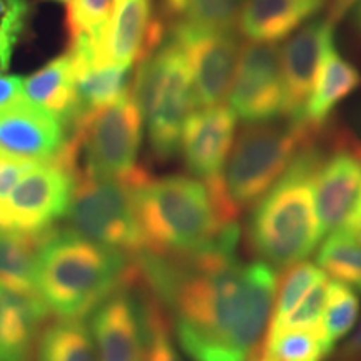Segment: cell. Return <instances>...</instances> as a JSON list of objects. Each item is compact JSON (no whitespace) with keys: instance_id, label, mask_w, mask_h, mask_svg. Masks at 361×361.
I'll use <instances>...</instances> for the list:
<instances>
[{"instance_id":"1","label":"cell","mask_w":361,"mask_h":361,"mask_svg":"<svg viewBox=\"0 0 361 361\" xmlns=\"http://www.w3.org/2000/svg\"><path fill=\"white\" fill-rule=\"evenodd\" d=\"M238 223L191 255L134 259L135 278L173 318L176 340L192 361H256L268 331L276 271L236 255Z\"/></svg>"},{"instance_id":"2","label":"cell","mask_w":361,"mask_h":361,"mask_svg":"<svg viewBox=\"0 0 361 361\" xmlns=\"http://www.w3.org/2000/svg\"><path fill=\"white\" fill-rule=\"evenodd\" d=\"M134 259L72 229L44 233L37 258V293L61 319H82L123 286L133 284Z\"/></svg>"},{"instance_id":"3","label":"cell","mask_w":361,"mask_h":361,"mask_svg":"<svg viewBox=\"0 0 361 361\" xmlns=\"http://www.w3.org/2000/svg\"><path fill=\"white\" fill-rule=\"evenodd\" d=\"M322 159L323 142L318 137L301 149L290 168L252 206L246 228L247 245L273 269L305 261L324 238L314 196Z\"/></svg>"},{"instance_id":"4","label":"cell","mask_w":361,"mask_h":361,"mask_svg":"<svg viewBox=\"0 0 361 361\" xmlns=\"http://www.w3.org/2000/svg\"><path fill=\"white\" fill-rule=\"evenodd\" d=\"M323 129L305 121H269L247 124L233 144L223 174L204 183L224 224L236 223L238 216L252 207L290 168L293 159Z\"/></svg>"},{"instance_id":"5","label":"cell","mask_w":361,"mask_h":361,"mask_svg":"<svg viewBox=\"0 0 361 361\" xmlns=\"http://www.w3.org/2000/svg\"><path fill=\"white\" fill-rule=\"evenodd\" d=\"M142 255L171 258L209 246L224 223L202 180L191 176H152L134 189Z\"/></svg>"},{"instance_id":"6","label":"cell","mask_w":361,"mask_h":361,"mask_svg":"<svg viewBox=\"0 0 361 361\" xmlns=\"http://www.w3.org/2000/svg\"><path fill=\"white\" fill-rule=\"evenodd\" d=\"M130 94L146 124L152 156L171 161L179 152L183 126L197 106L186 56L171 35L139 62Z\"/></svg>"},{"instance_id":"7","label":"cell","mask_w":361,"mask_h":361,"mask_svg":"<svg viewBox=\"0 0 361 361\" xmlns=\"http://www.w3.org/2000/svg\"><path fill=\"white\" fill-rule=\"evenodd\" d=\"M149 176L142 169L130 179H114L75 169L66 214L72 231L129 259L139 258L142 239L135 216L134 189Z\"/></svg>"},{"instance_id":"8","label":"cell","mask_w":361,"mask_h":361,"mask_svg":"<svg viewBox=\"0 0 361 361\" xmlns=\"http://www.w3.org/2000/svg\"><path fill=\"white\" fill-rule=\"evenodd\" d=\"M144 119L130 89L109 106L84 114L69 134L78 168L102 178L129 179L137 164Z\"/></svg>"},{"instance_id":"9","label":"cell","mask_w":361,"mask_h":361,"mask_svg":"<svg viewBox=\"0 0 361 361\" xmlns=\"http://www.w3.org/2000/svg\"><path fill=\"white\" fill-rule=\"evenodd\" d=\"M78 157L66 142L51 161L35 162L0 202V231L42 234L69 209Z\"/></svg>"},{"instance_id":"10","label":"cell","mask_w":361,"mask_h":361,"mask_svg":"<svg viewBox=\"0 0 361 361\" xmlns=\"http://www.w3.org/2000/svg\"><path fill=\"white\" fill-rule=\"evenodd\" d=\"M228 96L231 111L246 124L269 123L286 114V90L278 45L251 42L239 51Z\"/></svg>"},{"instance_id":"11","label":"cell","mask_w":361,"mask_h":361,"mask_svg":"<svg viewBox=\"0 0 361 361\" xmlns=\"http://www.w3.org/2000/svg\"><path fill=\"white\" fill-rule=\"evenodd\" d=\"M191 71L194 96L201 107L218 106L228 96L239 59V40L233 30H209L191 25H168Z\"/></svg>"},{"instance_id":"12","label":"cell","mask_w":361,"mask_h":361,"mask_svg":"<svg viewBox=\"0 0 361 361\" xmlns=\"http://www.w3.org/2000/svg\"><path fill=\"white\" fill-rule=\"evenodd\" d=\"M361 191V142L350 133H335L323 142L314 178L316 211L323 236L343 228Z\"/></svg>"},{"instance_id":"13","label":"cell","mask_w":361,"mask_h":361,"mask_svg":"<svg viewBox=\"0 0 361 361\" xmlns=\"http://www.w3.org/2000/svg\"><path fill=\"white\" fill-rule=\"evenodd\" d=\"M238 117L223 104L192 111L180 134L179 152L192 178L211 183L223 174L234 144Z\"/></svg>"},{"instance_id":"14","label":"cell","mask_w":361,"mask_h":361,"mask_svg":"<svg viewBox=\"0 0 361 361\" xmlns=\"http://www.w3.org/2000/svg\"><path fill=\"white\" fill-rule=\"evenodd\" d=\"M56 117L29 102L25 96L0 109V149L34 162L51 161L69 139Z\"/></svg>"},{"instance_id":"15","label":"cell","mask_w":361,"mask_h":361,"mask_svg":"<svg viewBox=\"0 0 361 361\" xmlns=\"http://www.w3.org/2000/svg\"><path fill=\"white\" fill-rule=\"evenodd\" d=\"M119 288L92 311L90 335L97 361H142L144 329L135 298Z\"/></svg>"},{"instance_id":"16","label":"cell","mask_w":361,"mask_h":361,"mask_svg":"<svg viewBox=\"0 0 361 361\" xmlns=\"http://www.w3.org/2000/svg\"><path fill=\"white\" fill-rule=\"evenodd\" d=\"M331 39H335V24L326 17H319L301 27L283 47L281 69L288 119H301L324 49Z\"/></svg>"},{"instance_id":"17","label":"cell","mask_w":361,"mask_h":361,"mask_svg":"<svg viewBox=\"0 0 361 361\" xmlns=\"http://www.w3.org/2000/svg\"><path fill=\"white\" fill-rule=\"evenodd\" d=\"M166 37V24L152 16L151 0H112L107 57L112 66L133 67Z\"/></svg>"},{"instance_id":"18","label":"cell","mask_w":361,"mask_h":361,"mask_svg":"<svg viewBox=\"0 0 361 361\" xmlns=\"http://www.w3.org/2000/svg\"><path fill=\"white\" fill-rule=\"evenodd\" d=\"M328 0H246L238 25L251 42L273 44L305 25Z\"/></svg>"},{"instance_id":"19","label":"cell","mask_w":361,"mask_h":361,"mask_svg":"<svg viewBox=\"0 0 361 361\" xmlns=\"http://www.w3.org/2000/svg\"><path fill=\"white\" fill-rule=\"evenodd\" d=\"M24 96L29 102L56 117L67 130H72L82 117L74 69L69 54H62L24 79Z\"/></svg>"},{"instance_id":"20","label":"cell","mask_w":361,"mask_h":361,"mask_svg":"<svg viewBox=\"0 0 361 361\" xmlns=\"http://www.w3.org/2000/svg\"><path fill=\"white\" fill-rule=\"evenodd\" d=\"M358 69L338 51L335 39L324 49L318 72L313 82L308 101H306L301 119L313 128L323 129L329 116L341 101H345L358 87Z\"/></svg>"},{"instance_id":"21","label":"cell","mask_w":361,"mask_h":361,"mask_svg":"<svg viewBox=\"0 0 361 361\" xmlns=\"http://www.w3.org/2000/svg\"><path fill=\"white\" fill-rule=\"evenodd\" d=\"M49 313L39 295H19L0 288V361H27Z\"/></svg>"},{"instance_id":"22","label":"cell","mask_w":361,"mask_h":361,"mask_svg":"<svg viewBox=\"0 0 361 361\" xmlns=\"http://www.w3.org/2000/svg\"><path fill=\"white\" fill-rule=\"evenodd\" d=\"M42 234L0 231V288L19 295L37 293V258Z\"/></svg>"},{"instance_id":"23","label":"cell","mask_w":361,"mask_h":361,"mask_svg":"<svg viewBox=\"0 0 361 361\" xmlns=\"http://www.w3.org/2000/svg\"><path fill=\"white\" fill-rule=\"evenodd\" d=\"M246 0H161V20L209 30H233Z\"/></svg>"},{"instance_id":"24","label":"cell","mask_w":361,"mask_h":361,"mask_svg":"<svg viewBox=\"0 0 361 361\" xmlns=\"http://www.w3.org/2000/svg\"><path fill=\"white\" fill-rule=\"evenodd\" d=\"M72 69L82 116L99 107L109 106L130 89L129 67H96L87 62H72Z\"/></svg>"},{"instance_id":"25","label":"cell","mask_w":361,"mask_h":361,"mask_svg":"<svg viewBox=\"0 0 361 361\" xmlns=\"http://www.w3.org/2000/svg\"><path fill=\"white\" fill-rule=\"evenodd\" d=\"M333 350L322 323L314 328L268 331L259 355L273 361H324Z\"/></svg>"},{"instance_id":"26","label":"cell","mask_w":361,"mask_h":361,"mask_svg":"<svg viewBox=\"0 0 361 361\" xmlns=\"http://www.w3.org/2000/svg\"><path fill=\"white\" fill-rule=\"evenodd\" d=\"M39 361H97L92 335L84 319L49 324L39 340Z\"/></svg>"},{"instance_id":"27","label":"cell","mask_w":361,"mask_h":361,"mask_svg":"<svg viewBox=\"0 0 361 361\" xmlns=\"http://www.w3.org/2000/svg\"><path fill=\"white\" fill-rule=\"evenodd\" d=\"M316 266L351 290L361 293V245L343 233H329L316 255Z\"/></svg>"},{"instance_id":"28","label":"cell","mask_w":361,"mask_h":361,"mask_svg":"<svg viewBox=\"0 0 361 361\" xmlns=\"http://www.w3.org/2000/svg\"><path fill=\"white\" fill-rule=\"evenodd\" d=\"M144 301L139 305L144 329L142 361H183L171 335L169 322L159 301L144 288Z\"/></svg>"},{"instance_id":"29","label":"cell","mask_w":361,"mask_h":361,"mask_svg":"<svg viewBox=\"0 0 361 361\" xmlns=\"http://www.w3.org/2000/svg\"><path fill=\"white\" fill-rule=\"evenodd\" d=\"M360 314V300L355 290L335 279H329L326 305L323 311V328L333 346L351 331Z\"/></svg>"},{"instance_id":"30","label":"cell","mask_w":361,"mask_h":361,"mask_svg":"<svg viewBox=\"0 0 361 361\" xmlns=\"http://www.w3.org/2000/svg\"><path fill=\"white\" fill-rule=\"evenodd\" d=\"M323 271L314 263L310 261H300V263L286 268V273L281 281H278L276 296H274L273 313H271L269 326H274L279 322H283L298 303L303 300L310 288L323 276ZM268 326V328H269Z\"/></svg>"},{"instance_id":"31","label":"cell","mask_w":361,"mask_h":361,"mask_svg":"<svg viewBox=\"0 0 361 361\" xmlns=\"http://www.w3.org/2000/svg\"><path fill=\"white\" fill-rule=\"evenodd\" d=\"M112 0H69L66 11V32L69 42L79 37H107Z\"/></svg>"},{"instance_id":"32","label":"cell","mask_w":361,"mask_h":361,"mask_svg":"<svg viewBox=\"0 0 361 361\" xmlns=\"http://www.w3.org/2000/svg\"><path fill=\"white\" fill-rule=\"evenodd\" d=\"M328 286H329V279L326 274H323V276L310 288V291L306 293L303 300L298 303L296 308L293 310L291 313L283 319V322L274 324V326H269L268 331H278V329H288V328L319 326V324L323 323L322 319H323L324 305H326Z\"/></svg>"},{"instance_id":"33","label":"cell","mask_w":361,"mask_h":361,"mask_svg":"<svg viewBox=\"0 0 361 361\" xmlns=\"http://www.w3.org/2000/svg\"><path fill=\"white\" fill-rule=\"evenodd\" d=\"M35 164L34 161L24 159V157L13 156L11 152L0 149V202L6 201V197L19 183V179Z\"/></svg>"},{"instance_id":"34","label":"cell","mask_w":361,"mask_h":361,"mask_svg":"<svg viewBox=\"0 0 361 361\" xmlns=\"http://www.w3.org/2000/svg\"><path fill=\"white\" fill-rule=\"evenodd\" d=\"M29 12V0H0V29L22 37Z\"/></svg>"},{"instance_id":"35","label":"cell","mask_w":361,"mask_h":361,"mask_svg":"<svg viewBox=\"0 0 361 361\" xmlns=\"http://www.w3.org/2000/svg\"><path fill=\"white\" fill-rule=\"evenodd\" d=\"M24 79L0 72V109L24 97Z\"/></svg>"},{"instance_id":"36","label":"cell","mask_w":361,"mask_h":361,"mask_svg":"<svg viewBox=\"0 0 361 361\" xmlns=\"http://www.w3.org/2000/svg\"><path fill=\"white\" fill-rule=\"evenodd\" d=\"M19 40L20 37H17V35L8 34L6 30L0 29V72H6L8 69L13 51H16V45Z\"/></svg>"},{"instance_id":"37","label":"cell","mask_w":361,"mask_h":361,"mask_svg":"<svg viewBox=\"0 0 361 361\" xmlns=\"http://www.w3.org/2000/svg\"><path fill=\"white\" fill-rule=\"evenodd\" d=\"M340 229L361 245V191H360L358 201H356L353 211H351L350 218L346 219V223L343 224V228Z\"/></svg>"},{"instance_id":"38","label":"cell","mask_w":361,"mask_h":361,"mask_svg":"<svg viewBox=\"0 0 361 361\" xmlns=\"http://www.w3.org/2000/svg\"><path fill=\"white\" fill-rule=\"evenodd\" d=\"M338 360L340 361H361V323H360V326L356 328L353 336H351L350 340L345 343V346L341 348Z\"/></svg>"},{"instance_id":"39","label":"cell","mask_w":361,"mask_h":361,"mask_svg":"<svg viewBox=\"0 0 361 361\" xmlns=\"http://www.w3.org/2000/svg\"><path fill=\"white\" fill-rule=\"evenodd\" d=\"M355 20H356V25H358V29H360V32H361V0H358V4H356Z\"/></svg>"},{"instance_id":"40","label":"cell","mask_w":361,"mask_h":361,"mask_svg":"<svg viewBox=\"0 0 361 361\" xmlns=\"http://www.w3.org/2000/svg\"><path fill=\"white\" fill-rule=\"evenodd\" d=\"M47 2H57V4H67L69 0H47Z\"/></svg>"},{"instance_id":"41","label":"cell","mask_w":361,"mask_h":361,"mask_svg":"<svg viewBox=\"0 0 361 361\" xmlns=\"http://www.w3.org/2000/svg\"><path fill=\"white\" fill-rule=\"evenodd\" d=\"M256 361H273V360H269V358H264V356H261V355H259V358L256 360Z\"/></svg>"}]
</instances>
